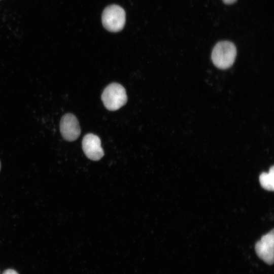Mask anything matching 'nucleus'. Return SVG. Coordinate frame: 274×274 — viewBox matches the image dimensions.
I'll use <instances>...</instances> for the list:
<instances>
[{
	"label": "nucleus",
	"instance_id": "obj_3",
	"mask_svg": "<svg viewBox=\"0 0 274 274\" xmlns=\"http://www.w3.org/2000/svg\"><path fill=\"white\" fill-rule=\"evenodd\" d=\"M101 19L103 26L108 31H119L125 23V12L118 5H110L104 10Z\"/></svg>",
	"mask_w": 274,
	"mask_h": 274
},
{
	"label": "nucleus",
	"instance_id": "obj_5",
	"mask_svg": "<svg viewBox=\"0 0 274 274\" xmlns=\"http://www.w3.org/2000/svg\"><path fill=\"white\" fill-rule=\"evenodd\" d=\"M273 230L262 236L255 245L258 256L268 264L273 262Z\"/></svg>",
	"mask_w": 274,
	"mask_h": 274
},
{
	"label": "nucleus",
	"instance_id": "obj_8",
	"mask_svg": "<svg viewBox=\"0 0 274 274\" xmlns=\"http://www.w3.org/2000/svg\"><path fill=\"white\" fill-rule=\"evenodd\" d=\"M3 274H18V273L14 269H8L5 270Z\"/></svg>",
	"mask_w": 274,
	"mask_h": 274
},
{
	"label": "nucleus",
	"instance_id": "obj_7",
	"mask_svg": "<svg viewBox=\"0 0 274 274\" xmlns=\"http://www.w3.org/2000/svg\"><path fill=\"white\" fill-rule=\"evenodd\" d=\"M273 167V166H272L268 173H263L259 176V182L261 186L268 191H273L274 189Z\"/></svg>",
	"mask_w": 274,
	"mask_h": 274
},
{
	"label": "nucleus",
	"instance_id": "obj_2",
	"mask_svg": "<svg viewBox=\"0 0 274 274\" xmlns=\"http://www.w3.org/2000/svg\"><path fill=\"white\" fill-rule=\"evenodd\" d=\"M101 100L108 110H117L127 102L126 90L120 84L111 83L104 89L101 95Z\"/></svg>",
	"mask_w": 274,
	"mask_h": 274
},
{
	"label": "nucleus",
	"instance_id": "obj_10",
	"mask_svg": "<svg viewBox=\"0 0 274 274\" xmlns=\"http://www.w3.org/2000/svg\"><path fill=\"white\" fill-rule=\"evenodd\" d=\"M1 161H0V170H1Z\"/></svg>",
	"mask_w": 274,
	"mask_h": 274
},
{
	"label": "nucleus",
	"instance_id": "obj_4",
	"mask_svg": "<svg viewBox=\"0 0 274 274\" xmlns=\"http://www.w3.org/2000/svg\"><path fill=\"white\" fill-rule=\"evenodd\" d=\"M60 131L62 138L67 141L76 140L81 133L79 121L71 113L64 114L60 122Z\"/></svg>",
	"mask_w": 274,
	"mask_h": 274
},
{
	"label": "nucleus",
	"instance_id": "obj_6",
	"mask_svg": "<svg viewBox=\"0 0 274 274\" xmlns=\"http://www.w3.org/2000/svg\"><path fill=\"white\" fill-rule=\"evenodd\" d=\"M82 149L86 156L92 160H98L104 155L99 138L93 133L84 136L82 140Z\"/></svg>",
	"mask_w": 274,
	"mask_h": 274
},
{
	"label": "nucleus",
	"instance_id": "obj_1",
	"mask_svg": "<svg viewBox=\"0 0 274 274\" xmlns=\"http://www.w3.org/2000/svg\"><path fill=\"white\" fill-rule=\"evenodd\" d=\"M236 56V49L231 42L223 41L217 43L212 53V60L215 66L221 69L230 67Z\"/></svg>",
	"mask_w": 274,
	"mask_h": 274
},
{
	"label": "nucleus",
	"instance_id": "obj_9",
	"mask_svg": "<svg viewBox=\"0 0 274 274\" xmlns=\"http://www.w3.org/2000/svg\"><path fill=\"white\" fill-rule=\"evenodd\" d=\"M225 4L230 5L234 3L237 0H222Z\"/></svg>",
	"mask_w": 274,
	"mask_h": 274
}]
</instances>
